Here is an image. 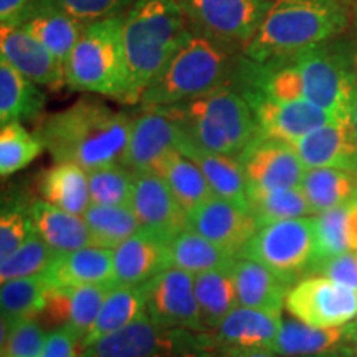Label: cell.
<instances>
[{
  "instance_id": "6da1fadb",
  "label": "cell",
  "mask_w": 357,
  "mask_h": 357,
  "mask_svg": "<svg viewBox=\"0 0 357 357\" xmlns=\"http://www.w3.org/2000/svg\"><path fill=\"white\" fill-rule=\"evenodd\" d=\"M132 121L96 100H79L43 119L37 136L55 162H75L84 171L123 164Z\"/></svg>"
},
{
  "instance_id": "7a4b0ae2",
  "label": "cell",
  "mask_w": 357,
  "mask_h": 357,
  "mask_svg": "<svg viewBox=\"0 0 357 357\" xmlns=\"http://www.w3.org/2000/svg\"><path fill=\"white\" fill-rule=\"evenodd\" d=\"M178 0H136L123 20V45L128 65V102L136 105L178 48L190 37Z\"/></svg>"
},
{
  "instance_id": "3957f363",
  "label": "cell",
  "mask_w": 357,
  "mask_h": 357,
  "mask_svg": "<svg viewBox=\"0 0 357 357\" xmlns=\"http://www.w3.org/2000/svg\"><path fill=\"white\" fill-rule=\"evenodd\" d=\"M346 29L347 12L337 0H271L242 53L255 61L293 56Z\"/></svg>"
},
{
  "instance_id": "277c9868",
  "label": "cell",
  "mask_w": 357,
  "mask_h": 357,
  "mask_svg": "<svg viewBox=\"0 0 357 357\" xmlns=\"http://www.w3.org/2000/svg\"><path fill=\"white\" fill-rule=\"evenodd\" d=\"M235 48L192 30L187 42L164 66L141 96L146 108L181 105L231 83Z\"/></svg>"
},
{
  "instance_id": "5b68a950",
  "label": "cell",
  "mask_w": 357,
  "mask_h": 357,
  "mask_svg": "<svg viewBox=\"0 0 357 357\" xmlns=\"http://www.w3.org/2000/svg\"><path fill=\"white\" fill-rule=\"evenodd\" d=\"M162 109L192 142L234 158L260 132L252 108L231 83L195 100L162 106Z\"/></svg>"
},
{
  "instance_id": "8992f818",
  "label": "cell",
  "mask_w": 357,
  "mask_h": 357,
  "mask_svg": "<svg viewBox=\"0 0 357 357\" xmlns=\"http://www.w3.org/2000/svg\"><path fill=\"white\" fill-rule=\"evenodd\" d=\"M123 20L113 17L84 26L65 61L66 84L128 102V65L123 45Z\"/></svg>"
},
{
  "instance_id": "52a82bcc",
  "label": "cell",
  "mask_w": 357,
  "mask_h": 357,
  "mask_svg": "<svg viewBox=\"0 0 357 357\" xmlns=\"http://www.w3.org/2000/svg\"><path fill=\"white\" fill-rule=\"evenodd\" d=\"M300 70L305 98L334 116L351 121L349 108L357 83V52L344 40H329L291 56Z\"/></svg>"
},
{
  "instance_id": "ba28073f",
  "label": "cell",
  "mask_w": 357,
  "mask_h": 357,
  "mask_svg": "<svg viewBox=\"0 0 357 357\" xmlns=\"http://www.w3.org/2000/svg\"><path fill=\"white\" fill-rule=\"evenodd\" d=\"M215 347L208 333L164 328L142 314L121 331L86 347L79 357H212Z\"/></svg>"
},
{
  "instance_id": "9c48e42d",
  "label": "cell",
  "mask_w": 357,
  "mask_h": 357,
  "mask_svg": "<svg viewBox=\"0 0 357 357\" xmlns=\"http://www.w3.org/2000/svg\"><path fill=\"white\" fill-rule=\"evenodd\" d=\"M242 257L265 265L289 287L307 278L316 263L314 218H289L260 227Z\"/></svg>"
},
{
  "instance_id": "30bf717a",
  "label": "cell",
  "mask_w": 357,
  "mask_h": 357,
  "mask_svg": "<svg viewBox=\"0 0 357 357\" xmlns=\"http://www.w3.org/2000/svg\"><path fill=\"white\" fill-rule=\"evenodd\" d=\"M194 32L242 48L257 32L271 0H178Z\"/></svg>"
},
{
  "instance_id": "8fae6325",
  "label": "cell",
  "mask_w": 357,
  "mask_h": 357,
  "mask_svg": "<svg viewBox=\"0 0 357 357\" xmlns=\"http://www.w3.org/2000/svg\"><path fill=\"white\" fill-rule=\"evenodd\" d=\"M287 307L312 328H337L357 319V289L324 276H307L289 289Z\"/></svg>"
},
{
  "instance_id": "7c38bea8",
  "label": "cell",
  "mask_w": 357,
  "mask_h": 357,
  "mask_svg": "<svg viewBox=\"0 0 357 357\" xmlns=\"http://www.w3.org/2000/svg\"><path fill=\"white\" fill-rule=\"evenodd\" d=\"M142 287L146 293V314L155 324L207 333L190 273L171 266Z\"/></svg>"
},
{
  "instance_id": "4fadbf2b",
  "label": "cell",
  "mask_w": 357,
  "mask_h": 357,
  "mask_svg": "<svg viewBox=\"0 0 357 357\" xmlns=\"http://www.w3.org/2000/svg\"><path fill=\"white\" fill-rule=\"evenodd\" d=\"M247 185L278 190L300 187L307 169L287 141L258 132L236 155Z\"/></svg>"
},
{
  "instance_id": "5bb4252c",
  "label": "cell",
  "mask_w": 357,
  "mask_h": 357,
  "mask_svg": "<svg viewBox=\"0 0 357 357\" xmlns=\"http://www.w3.org/2000/svg\"><path fill=\"white\" fill-rule=\"evenodd\" d=\"M187 229L211 240L234 257H242L260 225L248 207L215 195L187 215Z\"/></svg>"
},
{
  "instance_id": "9a60e30c",
  "label": "cell",
  "mask_w": 357,
  "mask_h": 357,
  "mask_svg": "<svg viewBox=\"0 0 357 357\" xmlns=\"http://www.w3.org/2000/svg\"><path fill=\"white\" fill-rule=\"evenodd\" d=\"M242 96L255 114L260 132L289 144L336 121L331 113L307 100L275 101L255 93H242Z\"/></svg>"
},
{
  "instance_id": "2e32d148",
  "label": "cell",
  "mask_w": 357,
  "mask_h": 357,
  "mask_svg": "<svg viewBox=\"0 0 357 357\" xmlns=\"http://www.w3.org/2000/svg\"><path fill=\"white\" fill-rule=\"evenodd\" d=\"M181 129L162 108H146L132 121L123 164L132 172H154L178 149Z\"/></svg>"
},
{
  "instance_id": "e0dca14e",
  "label": "cell",
  "mask_w": 357,
  "mask_h": 357,
  "mask_svg": "<svg viewBox=\"0 0 357 357\" xmlns=\"http://www.w3.org/2000/svg\"><path fill=\"white\" fill-rule=\"evenodd\" d=\"M169 242L153 230L141 229L113 248L114 287H142L171 268Z\"/></svg>"
},
{
  "instance_id": "ac0fdd59",
  "label": "cell",
  "mask_w": 357,
  "mask_h": 357,
  "mask_svg": "<svg viewBox=\"0 0 357 357\" xmlns=\"http://www.w3.org/2000/svg\"><path fill=\"white\" fill-rule=\"evenodd\" d=\"M0 58L38 86L58 89L66 83L63 61L15 25L0 26Z\"/></svg>"
},
{
  "instance_id": "d6986e66",
  "label": "cell",
  "mask_w": 357,
  "mask_h": 357,
  "mask_svg": "<svg viewBox=\"0 0 357 357\" xmlns=\"http://www.w3.org/2000/svg\"><path fill=\"white\" fill-rule=\"evenodd\" d=\"M131 208L142 229L153 230L167 240L187 229V213L164 178L154 172H136Z\"/></svg>"
},
{
  "instance_id": "ffe728a7",
  "label": "cell",
  "mask_w": 357,
  "mask_h": 357,
  "mask_svg": "<svg viewBox=\"0 0 357 357\" xmlns=\"http://www.w3.org/2000/svg\"><path fill=\"white\" fill-rule=\"evenodd\" d=\"M357 347V323L337 328H312L287 319L271 351L283 357H341Z\"/></svg>"
},
{
  "instance_id": "44dd1931",
  "label": "cell",
  "mask_w": 357,
  "mask_h": 357,
  "mask_svg": "<svg viewBox=\"0 0 357 357\" xmlns=\"http://www.w3.org/2000/svg\"><path fill=\"white\" fill-rule=\"evenodd\" d=\"M306 169H342L356 172L357 137L351 121H334L306 134L293 144Z\"/></svg>"
},
{
  "instance_id": "7402d4cb",
  "label": "cell",
  "mask_w": 357,
  "mask_h": 357,
  "mask_svg": "<svg viewBox=\"0 0 357 357\" xmlns=\"http://www.w3.org/2000/svg\"><path fill=\"white\" fill-rule=\"evenodd\" d=\"M281 326V312L236 306L217 326V347L223 354L245 349H271Z\"/></svg>"
},
{
  "instance_id": "603a6c76",
  "label": "cell",
  "mask_w": 357,
  "mask_h": 357,
  "mask_svg": "<svg viewBox=\"0 0 357 357\" xmlns=\"http://www.w3.org/2000/svg\"><path fill=\"white\" fill-rule=\"evenodd\" d=\"M15 26L37 38L58 60L65 63L82 37L86 24L66 15L48 0H32Z\"/></svg>"
},
{
  "instance_id": "cb8c5ba5",
  "label": "cell",
  "mask_w": 357,
  "mask_h": 357,
  "mask_svg": "<svg viewBox=\"0 0 357 357\" xmlns=\"http://www.w3.org/2000/svg\"><path fill=\"white\" fill-rule=\"evenodd\" d=\"M53 288H78L89 284H113V250L86 247L58 255L45 271Z\"/></svg>"
},
{
  "instance_id": "d4e9b609",
  "label": "cell",
  "mask_w": 357,
  "mask_h": 357,
  "mask_svg": "<svg viewBox=\"0 0 357 357\" xmlns=\"http://www.w3.org/2000/svg\"><path fill=\"white\" fill-rule=\"evenodd\" d=\"M178 151L187 155L192 162L197 164V167L202 171L217 197L248 207L247 178H245L238 159L234 155L204 149V147L192 142L182 131L181 137H178Z\"/></svg>"
},
{
  "instance_id": "484cf974",
  "label": "cell",
  "mask_w": 357,
  "mask_h": 357,
  "mask_svg": "<svg viewBox=\"0 0 357 357\" xmlns=\"http://www.w3.org/2000/svg\"><path fill=\"white\" fill-rule=\"evenodd\" d=\"M231 271L240 306L273 312L283 311L288 291L291 289L287 281L247 257L236 258Z\"/></svg>"
},
{
  "instance_id": "4316f807",
  "label": "cell",
  "mask_w": 357,
  "mask_h": 357,
  "mask_svg": "<svg viewBox=\"0 0 357 357\" xmlns=\"http://www.w3.org/2000/svg\"><path fill=\"white\" fill-rule=\"evenodd\" d=\"M30 213L35 234L58 255L79 248L96 247L83 215L65 212L45 200H32Z\"/></svg>"
},
{
  "instance_id": "83f0119b",
  "label": "cell",
  "mask_w": 357,
  "mask_h": 357,
  "mask_svg": "<svg viewBox=\"0 0 357 357\" xmlns=\"http://www.w3.org/2000/svg\"><path fill=\"white\" fill-rule=\"evenodd\" d=\"M45 202L61 211L83 215L91 205L88 172L75 162H56L47 169L38 181Z\"/></svg>"
},
{
  "instance_id": "f1b7e54d",
  "label": "cell",
  "mask_w": 357,
  "mask_h": 357,
  "mask_svg": "<svg viewBox=\"0 0 357 357\" xmlns=\"http://www.w3.org/2000/svg\"><path fill=\"white\" fill-rule=\"evenodd\" d=\"M146 314L144 287H113L102 303L95 324L82 341V352L100 339L132 324Z\"/></svg>"
},
{
  "instance_id": "f546056e",
  "label": "cell",
  "mask_w": 357,
  "mask_h": 357,
  "mask_svg": "<svg viewBox=\"0 0 357 357\" xmlns=\"http://www.w3.org/2000/svg\"><path fill=\"white\" fill-rule=\"evenodd\" d=\"M47 96L38 84L0 58V123L32 121L43 111Z\"/></svg>"
},
{
  "instance_id": "4dcf8cb0",
  "label": "cell",
  "mask_w": 357,
  "mask_h": 357,
  "mask_svg": "<svg viewBox=\"0 0 357 357\" xmlns=\"http://www.w3.org/2000/svg\"><path fill=\"white\" fill-rule=\"evenodd\" d=\"M300 189L312 215H319L357 200V176L342 169H307Z\"/></svg>"
},
{
  "instance_id": "1f68e13d",
  "label": "cell",
  "mask_w": 357,
  "mask_h": 357,
  "mask_svg": "<svg viewBox=\"0 0 357 357\" xmlns=\"http://www.w3.org/2000/svg\"><path fill=\"white\" fill-rule=\"evenodd\" d=\"M155 174L164 178V182L169 185L172 195L187 215L207 202V200L215 197V194L208 185L202 171L197 167V164L192 162L178 149L174 151L160 164Z\"/></svg>"
},
{
  "instance_id": "d6a6232c",
  "label": "cell",
  "mask_w": 357,
  "mask_h": 357,
  "mask_svg": "<svg viewBox=\"0 0 357 357\" xmlns=\"http://www.w3.org/2000/svg\"><path fill=\"white\" fill-rule=\"evenodd\" d=\"M316 261L357 252V200L314 217Z\"/></svg>"
},
{
  "instance_id": "836d02e7",
  "label": "cell",
  "mask_w": 357,
  "mask_h": 357,
  "mask_svg": "<svg viewBox=\"0 0 357 357\" xmlns=\"http://www.w3.org/2000/svg\"><path fill=\"white\" fill-rule=\"evenodd\" d=\"M230 266L204 271L194 276L195 296L207 328L217 329L223 318L238 305L234 271Z\"/></svg>"
},
{
  "instance_id": "e575fe53",
  "label": "cell",
  "mask_w": 357,
  "mask_h": 357,
  "mask_svg": "<svg viewBox=\"0 0 357 357\" xmlns=\"http://www.w3.org/2000/svg\"><path fill=\"white\" fill-rule=\"evenodd\" d=\"M169 250L172 266L181 268L190 275L230 266L238 258L189 229L174 236L169 242Z\"/></svg>"
},
{
  "instance_id": "d590c367",
  "label": "cell",
  "mask_w": 357,
  "mask_h": 357,
  "mask_svg": "<svg viewBox=\"0 0 357 357\" xmlns=\"http://www.w3.org/2000/svg\"><path fill=\"white\" fill-rule=\"evenodd\" d=\"M50 288L52 284L45 273L2 283V291H0L2 319L10 324L25 319H37L42 314Z\"/></svg>"
},
{
  "instance_id": "8d00e7d4",
  "label": "cell",
  "mask_w": 357,
  "mask_h": 357,
  "mask_svg": "<svg viewBox=\"0 0 357 357\" xmlns=\"http://www.w3.org/2000/svg\"><path fill=\"white\" fill-rule=\"evenodd\" d=\"M248 211L260 227L268 223L312 215V211L300 187L268 190L247 185Z\"/></svg>"
},
{
  "instance_id": "74e56055",
  "label": "cell",
  "mask_w": 357,
  "mask_h": 357,
  "mask_svg": "<svg viewBox=\"0 0 357 357\" xmlns=\"http://www.w3.org/2000/svg\"><path fill=\"white\" fill-rule=\"evenodd\" d=\"M96 247L116 248L142 229L139 218L128 205L91 204L83 213Z\"/></svg>"
},
{
  "instance_id": "f35d334b",
  "label": "cell",
  "mask_w": 357,
  "mask_h": 357,
  "mask_svg": "<svg viewBox=\"0 0 357 357\" xmlns=\"http://www.w3.org/2000/svg\"><path fill=\"white\" fill-rule=\"evenodd\" d=\"M45 146L37 134L26 131L20 121H12L0 131V174L6 178L22 171L43 153Z\"/></svg>"
},
{
  "instance_id": "ab89813d",
  "label": "cell",
  "mask_w": 357,
  "mask_h": 357,
  "mask_svg": "<svg viewBox=\"0 0 357 357\" xmlns=\"http://www.w3.org/2000/svg\"><path fill=\"white\" fill-rule=\"evenodd\" d=\"M86 172L91 204L131 207L136 172H132L124 164H111V166L98 167Z\"/></svg>"
},
{
  "instance_id": "60d3db41",
  "label": "cell",
  "mask_w": 357,
  "mask_h": 357,
  "mask_svg": "<svg viewBox=\"0 0 357 357\" xmlns=\"http://www.w3.org/2000/svg\"><path fill=\"white\" fill-rule=\"evenodd\" d=\"M56 257L58 253L53 252L37 234H33L15 252L6 258H0V280L6 283L10 280L45 273Z\"/></svg>"
},
{
  "instance_id": "b9f144b4",
  "label": "cell",
  "mask_w": 357,
  "mask_h": 357,
  "mask_svg": "<svg viewBox=\"0 0 357 357\" xmlns=\"http://www.w3.org/2000/svg\"><path fill=\"white\" fill-rule=\"evenodd\" d=\"M30 205L20 195L3 199L0 213V258H6L35 234Z\"/></svg>"
},
{
  "instance_id": "7bdbcfd3",
  "label": "cell",
  "mask_w": 357,
  "mask_h": 357,
  "mask_svg": "<svg viewBox=\"0 0 357 357\" xmlns=\"http://www.w3.org/2000/svg\"><path fill=\"white\" fill-rule=\"evenodd\" d=\"M113 284H89V287L71 288L70 321L68 328L84 337L95 324L102 303L108 296Z\"/></svg>"
},
{
  "instance_id": "ee69618b",
  "label": "cell",
  "mask_w": 357,
  "mask_h": 357,
  "mask_svg": "<svg viewBox=\"0 0 357 357\" xmlns=\"http://www.w3.org/2000/svg\"><path fill=\"white\" fill-rule=\"evenodd\" d=\"M66 15L83 24H93L113 17L126 15L136 0H48Z\"/></svg>"
},
{
  "instance_id": "f6af8a7d",
  "label": "cell",
  "mask_w": 357,
  "mask_h": 357,
  "mask_svg": "<svg viewBox=\"0 0 357 357\" xmlns=\"http://www.w3.org/2000/svg\"><path fill=\"white\" fill-rule=\"evenodd\" d=\"M45 341L47 336L37 319L20 321L2 334V357H40Z\"/></svg>"
},
{
  "instance_id": "bcb514c9",
  "label": "cell",
  "mask_w": 357,
  "mask_h": 357,
  "mask_svg": "<svg viewBox=\"0 0 357 357\" xmlns=\"http://www.w3.org/2000/svg\"><path fill=\"white\" fill-rule=\"evenodd\" d=\"M316 275L357 289V252L341 253V255L318 260L312 265L310 276Z\"/></svg>"
},
{
  "instance_id": "7dc6e473",
  "label": "cell",
  "mask_w": 357,
  "mask_h": 357,
  "mask_svg": "<svg viewBox=\"0 0 357 357\" xmlns=\"http://www.w3.org/2000/svg\"><path fill=\"white\" fill-rule=\"evenodd\" d=\"M83 337L68 326L55 328L47 334L42 356L40 357H79Z\"/></svg>"
},
{
  "instance_id": "c3c4849f",
  "label": "cell",
  "mask_w": 357,
  "mask_h": 357,
  "mask_svg": "<svg viewBox=\"0 0 357 357\" xmlns=\"http://www.w3.org/2000/svg\"><path fill=\"white\" fill-rule=\"evenodd\" d=\"M32 0H0V20L3 25H17L20 15Z\"/></svg>"
},
{
  "instance_id": "681fc988",
  "label": "cell",
  "mask_w": 357,
  "mask_h": 357,
  "mask_svg": "<svg viewBox=\"0 0 357 357\" xmlns=\"http://www.w3.org/2000/svg\"><path fill=\"white\" fill-rule=\"evenodd\" d=\"M225 357H278V354L271 349H245L225 352Z\"/></svg>"
},
{
  "instance_id": "f907efd6",
  "label": "cell",
  "mask_w": 357,
  "mask_h": 357,
  "mask_svg": "<svg viewBox=\"0 0 357 357\" xmlns=\"http://www.w3.org/2000/svg\"><path fill=\"white\" fill-rule=\"evenodd\" d=\"M349 119H351V126H352V129H354L356 137H357V83H356L354 93H352L351 108H349Z\"/></svg>"
},
{
  "instance_id": "816d5d0a",
  "label": "cell",
  "mask_w": 357,
  "mask_h": 357,
  "mask_svg": "<svg viewBox=\"0 0 357 357\" xmlns=\"http://www.w3.org/2000/svg\"><path fill=\"white\" fill-rule=\"evenodd\" d=\"M354 174H356V176H357V169H356V172H354Z\"/></svg>"
}]
</instances>
